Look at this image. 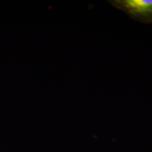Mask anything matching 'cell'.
Masks as SVG:
<instances>
[{
    "instance_id": "6da1fadb",
    "label": "cell",
    "mask_w": 152,
    "mask_h": 152,
    "mask_svg": "<svg viewBox=\"0 0 152 152\" xmlns=\"http://www.w3.org/2000/svg\"><path fill=\"white\" fill-rule=\"evenodd\" d=\"M109 3L135 20L152 23V0H111Z\"/></svg>"
}]
</instances>
